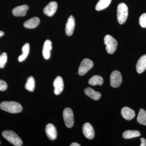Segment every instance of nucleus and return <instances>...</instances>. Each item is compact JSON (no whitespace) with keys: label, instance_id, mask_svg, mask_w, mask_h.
<instances>
[{"label":"nucleus","instance_id":"f257e3e1","mask_svg":"<svg viewBox=\"0 0 146 146\" xmlns=\"http://www.w3.org/2000/svg\"><path fill=\"white\" fill-rule=\"evenodd\" d=\"M1 109L11 113H18L23 110V107L20 104L15 102L5 101L0 104Z\"/></svg>","mask_w":146,"mask_h":146},{"label":"nucleus","instance_id":"f03ea898","mask_svg":"<svg viewBox=\"0 0 146 146\" xmlns=\"http://www.w3.org/2000/svg\"><path fill=\"white\" fill-rule=\"evenodd\" d=\"M2 136L7 141L11 143L13 145L21 146L23 144V141L14 131L11 130H5L3 131Z\"/></svg>","mask_w":146,"mask_h":146},{"label":"nucleus","instance_id":"7ed1b4c3","mask_svg":"<svg viewBox=\"0 0 146 146\" xmlns=\"http://www.w3.org/2000/svg\"><path fill=\"white\" fill-rule=\"evenodd\" d=\"M128 15V9L124 3H121L118 6L117 18L118 22L121 25L125 23Z\"/></svg>","mask_w":146,"mask_h":146},{"label":"nucleus","instance_id":"20e7f679","mask_svg":"<svg viewBox=\"0 0 146 146\" xmlns=\"http://www.w3.org/2000/svg\"><path fill=\"white\" fill-rule=\"evenodd\" d=\"M104 42L106 46V49L107 52L109 54L114 53L117 47V40L111 35H107L105 36Z\"/></svg>","mask_w":146,"mask_h":146},{"label":"nucleus","instance_id":"39448f33","mask_svg":"<svg viewBox=\"0 0 146 146\" xmlns=\"http://www.w3.org/2000/svg\"><path fill=\"white\" fill-rule=\"evenodd\" d=\"M63 117L65 125L70 128L74 125V114L72 110L69 108H65L63 110Z\"/></svg>","mask_w":146,"mask_h":146},{"label":"nucleus","instance_id":"423d86ee","mask_svg":"<svg viewBox=\"0 0 146 146\" xmlns=\"http://www.w3.org/2000/svg\"><path fill=\"white\" fill-rule=\"evenodd\" d=\"M94 63L88 58H85L82 61L79 68L78 73L80 76H83L93 68Z\"/></svg>","mask_w":146,"mask_h":146},{"label":"nucleus","instance_id":"0eeeda50","mask_svg":"<svg viewBox=\"0 0 146 146\" xmlns=\"http://www.w3.org/2000/svg\"><path fill=\"white\" fill-rule=\"evenodd\" d=\"M122 82V77L121 73L119 71L112 72L110 75V85L114 88H117L121 85Z\"/></svg>","mask_w":146,"mask_h":146},{"label":"nucleus","instance_id":"6e6552de","mask_svg":"<svg viewBox=\"0 0 146 146\" xmlns=\"http://www.w3.org/2000/svg\"><path fill=\"white\" fill-rule=\"evenodd\" d=\"M53 86L55 94L57 96L60 95L64 89V82L61 77L58 76L55 78L54 81Z\"/></svg>","mask_w":146,"mask_h":146},{"label":"nucleus","instance_id":"1a4fd4ad","mask_svg":"<svg viewBox=\"0 0 146 146\" xmlns=\"http://www.w3.org/2000/svg\"><path fill=\"white\" fill-rule=\"evenodd\" d=\"M57 7V3L55 1L51 2L45 7L43 11L45 15L51 17L56 12Z\"/></svg>","mask_w":146,"mask_h":146},{"label":"nucleus","instance_id":"9d476101","mask_svg":"<svg viewBox=\"0 0 146 146\" xmlns=\"http://www.w3.org/2000/svg\"><path fill=\"white\" fill-rule=\"evenodd\" d=\"M82 131L84 136L88 139L91 140L94 138L95 132L91 124L86 123L83 125Z\"/></svg>","mask_w":146,"mask_h":146},{"label":"nucleus","instance_id":"9b49d317","mask_svg":"<svg viewBox=\"0 0 146 146\" xmlns=\"http://www.w3.org/2000/svg\"><path fill=\"white\" fill-rule=\"evenodd\" d=\"M75 27V20L73 16H71L68 18L65 26V33L68 36L73 34Z\"/></svg>","mask_w":146,"mask_h":146},{"label":"nucleus","instance_id":"f8f14e48","mask_svg":"<svg viewBox=\"0 0 146 146\" xmlns=\"http://www.w3.org/2000/svg\"><path fill=\"white\" fill-rule=\"evenodd\" d=\"M29 9V6L27 5L19 6L13 9L12 13L13 16H24L26 15L27 11Z\"/></svg>","mask_w":146,"mask_h":146},{"label":"nucleus","instance_id":"ddd939ff","mask_svg":"<svg viewBox=\"0 0 146 146\" xmlns=\"http://www.w3.org/2000/svg\"><path fill=\"white\" fill-rule=\"evenodd\" d=\"M121 114L123 118L127 121L132 120L135 116L134 110L128 107L123 108L121 110Z\"/></svg>","mask_w":146,"mask_h":146},{"label":"nucleus","instance_id":"4468645a","mask_svg":"<svg viewBox=\"0 0 146 146\" xmlns=\"http://www.w3.org/2000/svg\"><path fill=\"white\" fill-rule=\"evenodd\" d=\"M45 131L47 136L50 140H54L57 137V132L54 126L52 124H48L46 126Z\"/></svg>","mask_w":146,"mask_h":146},{"label":"nucleus","instance_id":"2eb2a0df","mask_svg":"<svg viewBox=\"0 0 146 146\" xmlns=\"http://www.w3.org/2000/svg\"><path fill=\"white\" fill-rule=\"evenodd\" d=\"M136 71L139 74L143 72L146 70V54L141 56L138 59L136 65Z\"/></svg>","mask_w":146,"mask_h":146},{"label":"nucleus","instance_id":"dca6fc26","mask_svg":"<svg viewBox=\"0 0 146 146\" xmlns=\"http://www.w3.org/2000/svg\"><path fill=\"white\" fill-rule=\"evenodd\" d=\"M84 92L86 96L94 100H98L101 97V94L100 92L95 91L90 87L84 89Z\"/></svg>","mask_w":146,"mask_h":146},{"label":"nucleus","instance_id":"f3484780","mask_svg":"<svg viewBox=\"0 0 146 146\" xmlns=\"http://www.w3.org/2000/svg\"><path fill=\"white\" fill-rule=\"evenodd\" d=\"M52 42L49 40H47L45 41L43 46V56L45 59H48L50 56V51L52 49Z\"/></svg>","mask_w":146,"mask_h":146},{"label":"nucleus","instance_id":"a211bd4d","mask_svg":"<svg viewBox=\"0 0 146 146\" xmlns=\"http://www.w3.org/2000/svg\"><path fill=\"white\" fill-rule=\"evenodd\" d=\"M40 20L37 17H33L25 22L24 26L27 29H34L39 25Z\"/></svg>","mask_w":146,"mask_h":146},{"label":"nucleus","instance_id":"6ab92c4d","mask_svg":"<svg viewBox=\"0 0 146 146\" xmlns=\"http://www.w3.org/2000/svg\"><path fill=\"white\" fill-rule=\"evenodd\" d=\"M104 82V80L102 77L100 76L95 75L93 76L89 79V83L92 86L100 85L101 86Z\"/></svg>","mask_w":146,"mask_h":146},{"label":"nucleus","instance_id":"aec40b11","mask_svg":"<svg viewBox=\"0 0 146 146\" xmlns=\"http://www.w3.org/2000/svg\"><path fill=\"white\" fill-rule=\"evenodd\" d=\"M30 46L29 43H26L23 46L22 48L23 54L18 57V60L19 62H22L27 57L29 52Z\"/></svg>","mask_w":146,"mask_h":146},{"label":"nucleus","instance_id":"412c9836","mask_svg":"<svg viewBox=\"0 0 146 146\" xmlns=\"http://www.w3.org/2000/svg\"><path fill=\"white\" fill-rule=\"evenodd\" d=\"M141 133L137 130H127L123 134V137L125 139H130L135 137H139Z\"/></svg>","mask_w":146,"mask_h":146},{"label":"nucleus","instance_id":"4be33fe9","mask_svg":"<svg viewBox=\"0 0 146 146\" xmlns=\"http://www.w3.org/2000/svg\"><path fill=\"white\" fill-rule=\"evenodd\" d=\"M112 0H99L96 7L97 11H101L108 7Z\"/></svg>","mask_w":146,"mask_h":146},{"label":"nucleus","instance_id":"5701e85b","mask_svg":"<svg viewBox=\"0 0 146 146\" xmlns=\"http://www.w3.org/2000/svg\"><path fill=\"white\" fill-rule=\"evenodd\" d=\"M137 121L141 124L146 125V111L143 109H140L137 119Z\"/></svg>","mask_w":146,"mask_h":146},{"label":"nucleus","instance_id":"b1692460","mask_svg":"<svg viewBox=\"0 0 146 146\" xmlns=\"http://www.w3.org/2000/svg\"><path fill=\"white\" fill-rule=\"evenodd\" d=\"M35 87V81L33 77L30 76L28 78L26 84L25 88L29 92H32L34 91Z\"/></svg>","mask_w":146,"mask_h":146},{"label":"nucleus","instance_id":"393cba45","mask_svg":"<svg viewBox=\"0 0 146 146\" xmlns=\"http://www.w3.org/2000/svg\"><path fill=\"white\" fill-rule=\"evenodd\" d=\"M7 60V56L6 53H3L0 55V68H4Z\"/></svg>","mask_w":146,"mask_h":146},{"label":"nucleus","instance_id":"a878e982","mask_svg":"<svg viewBox=\"0 0 146 146\" xmlns=\"http://www.w3.org/2000/svg\"><path fill=\"white\" fill-rule=\"evenodd\" d=\"M139 22L141 27L146 28V13H143L140 16Z\"/></svg>","mask_w":146,"mask_h":146},{"label":"nucleus","instance_id":"bb28decb","mask_svg":"<svg viewBox=\"0 0 146 146\" xmlns=\"http://www.w3.org/2000/svg\"><path fill=\"white\" fill-rule=\"evenodd\" d=\"M7 88V84L4 80H0V91H5Z\"/></svg>","mask_w":146,"mask_h":146},{"label":"nucleus","instance_id":"cd10ccee","mask_svg":"<svg viewBox=\"0 0 146 146\" xmlns=\"http://www.w3.org/2000/svg\"><path fill=\"white\" fill-rule=\"evenodd\" d=\"M141 143L140 146H146V140L145 138H141Z\"/></svg>","mask_w":146,"mask_h":146},{"label":"nucleus","instance_id":"c85d7f7f","mask_svg":"<svg viewBox=\"0 0 146 146\" xmlns=\"http://www.w3.org/2000/svg\"><path fill=\"white\" fill-rule=\"evenodd\" d=\"M71 146H80V145H79V144H78V143H72L71 145H70Z\"/></svg>","mask_w":146,"mask_h":146},{"label":"nucleus","instance_id":"c756f323","mask_svg":"<svg viewBox=\"0 0 146 146\" xmlns=\"http://www.w3.org/2000/svg\"><path fill=\"white\" fill-rule=\"evenodd\" d=\"M4 33L3 32L0 31V37L3 36V35H4Z\"/></svg>","mask_w":146,"mask_h":146},{"label":"nucleus","instance_id":"7c9ffc66","mask_svg":"<svg viewBox=\"0 0 146 146\" xmlns=\"http://www.w3.org/2000/svg\"><path fill=\"white\" fill-rule=\"evenodd\" d=\"M0 144H1V142H0Z\"/></svg>","mask_w":146,"mask_h":146}]
</instances>
